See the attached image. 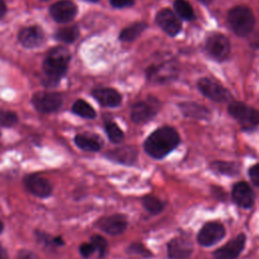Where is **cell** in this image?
<instances>
[{"label":"cell","instance_id":"6da1fadb","mask_svg":"<svg viewBox=\"0 0 259 259\" xmlns=\"http://www.w3.org/2000/svg\"><path fill=\"white\" fill-rule=\"evenodd\" d=\"M180 135L172 126L164 125L155 130L145 141V152L154 159H163L180 144Z\"/></svg>","mask_w":259,"mask_h":259},{"label":"cell","instance_id":"7a4b0ae2","mask_svg":"<svg viewBox=\"0 0 259 259\" xmlns=\"http://www.w3.org/2000/svg\"><path fill=\"white\" fill-rule=\"evenodd\" d=\"M70 60L71 55L66 47L58 46L50 50L42 62L44 83L47 86H57L67 73Z\"/></svg>","mask_w":259,"mask_h":259},{"label":"cell","instance_id":"3957f363","mask_svg":"<svg viewBox=\"0 0 259 259\" xmlns=\"http://www.w3.org/2000/svg\"><path fill=\"white\" fill-rule=\"evenodd\" d=\"M228 23L235 34L244 37L248 36L255 26V15L245 5H237L228 11Z\"/></svg>","mask_w":259,"mask_h":259},{"label":"cell","instance_id":"277c9868","mask_svg":"<svg viewBox=\"0 0 259 259\" xmlns=\"http://www.w3.org/2000/svg\"><path fill=\"white\" fill-rule=\"evenodd\" d=\"M228 111L238 121L243 131L250 132L259 125V110L244 102L237 100L230 102Z\"/></svg>","mask_w":259,"mask_h":259},{"label":"cell","instance_id":"5b68a950","mask_svg":"<svg viewBox=\"0 0 259 259\" xmlns=\"http://www.w3.org/2000/svg\"><path fill=\"white\" fill-rule=\"evenodd\" d=\"M146 75L147 79L152 83H168L177 77L178 66L174 60H164L149 66L147 68Z\"/></svg>","mask_w":259,"mask_h":259},{"label":"cell","instance_id":"8992f818","mask_svg":"<svg viewBox=\"0 0 259 259\" xmlns=\"http://www.w3.org/2000/svg\"><path fill=\"white\" fill-rule=\"evenodd\" d=\"M161 108V102L153 96L136 102L131 109V118L137 123H146L153 119Z\"/></svg>","mask_w":259,"mask_h":259},{"label":"cell","instance_id":"52a82bcc","mask_svg":"<svg viewBox=\"0 0 259 259\" xmlns=\"http://www.w3.org/2000/svg\"><path fill=\"white\" fill-rule=\"evenodd\" d=\"M207 55L217 62L226 61L231 54L230 39L223 33H211L204 45Z\"/></svg>","mask_w":259,"mask_h":259},{"label":"cell","instance_id":"ba28073f","mask_svg":"<svg viewBox=\"0 0 259 259\" xmlns=\"http://www.w3.org/2000/svg\"><path fill=\"white\" fill-rule=\"evenodd\" d=\"M197 88L199 92L213 102H227L232 98L230 91L215 79L203 77L198 80Z\"/></svg>","mask_w":259,"mask_h":259},{"label":"cell","instance_id":"9c48e42d","mask_svg":"<svg viewBox=\"0 0 259 259\" xmlns=\"http://www.w3.org/2000/svg\"><path fill=\"white\" fill-rule=\"evenodd\" d=\"M226 236V229L221 222L205 223L197 233L196 241L202 247H210L221 242Z\"/></svg>","mask_w":259,"mask_h":259},{"label":"cell","instance_id":"30bf717a","mask_svg":"<svg viewBox=\"0 0 259 259\" xmlns=\"http://www.w3.org/2000/svg\"><path fill=\"white\" fill-rule=\"evenodd\" d=\"M31 103L37 111L51 113L57 111L62 106L63 97L59 92L39 91L32 95Z\"/></svg>","mask_w":259,"mask_h":259},{"label":"cell","instance_id":"8fae6325","mask_svg":"<svg viewBox=\"0 0 259 259\" xmlns=\"http://www.w3.org/2000/svg\"><path fill=\"white\" fill-rule=\"evenodd\" d=\"M247 237L244 233L239 234L231 239L224 246L215 249L212 252L213 259H237L246 247Z\"/></svg>","mask_w":259,"mask_h":259},{"label":"cell","instance_id":"7c38bea8","mask_svg":"<svg viewBox=\"0 0 259 259\" xmlns=\"http://www.w3.org/2000/svg\"><path fill=\"white\" fill-rule=\"evenodd\" d=\"M170 259H188L193 253V244L189 235H179L171 239L167 245Z\"/></svg>","mask_w":259,"mask_h":259},{"label":"cell","instance_id":"4fadbf2b","mask_svg":"<svg viewBox=\"0 0 259 259\" xmlns=\"http://www.w3.org/2000/svg\"><path fill=\"white\" fill-rule=\"evenodd\" d=\"M155 20L159 27L170 36H175L181 31V19L173 10L169 8L159 10L155 16Z\"/></svg>","mask_w":259,"mask_h":259},{"label":"cell","instance_id":"5bb4252c","mask_svg":"<svg viewBox=\"0 0 259 259\" xmlns=\"http://www.w3.org/2000/svg\"><path fill=\"white\" fill-rule=\"evenodd\" d=\"M231 196L236 205L245 209L251 208L256 198L253 188L246 181H238L235 183L232 187Z\"/></svg>","mask_w":259,"mask_h":259},{"label":"cell","instance_id":"9a60e30c","mask_svg":"<svg viewBox=\"0 0 259 259\" xmlns=\"http://www.w3.org/2000/svg\"><path fill=\"white\" fill-rule=\"evenodd\" d=\"M78 7L72 0H59L50 6L51 17L59 23L72 21L77 15Z\"/></svg>","mask_w":259,"mask_h":259},{"label":"cell","instance_id":"2e32d148","mask_svg":"<svg viewBox=\"0 0 259 259\" xmlns=\"http://www.w3.org/2000/svg\"><path fill=\"white\" fill-rule=\"evenodd\" d=\"M18 41L27 49L39 47L45 40V32L38 25H30L23 27L18 32Z\"/></svg>","mask_w":259,"mask_h":259},{"label":"cell","instance_id":"e0dca14e","mask_svg":"<svg viewBox=\"0 0 259 259\" xmlns=\"http://www.w3.org/2000/svg\"><path fill=\"white\" fill-rule=\"evenodd\" d=\"M92 96L104 107H117L121 103V94L110 87H99L92 90Z\"/></svg>","mask_w":259,"mask_h":259},{"label":"cell","instance_id":"ac0fdd59","mask_svg":"<svg viewBox=\"0 0 259 259\" xmlns=\"http://www.w3.org/2000/svg\"><path fill=\"white\" fill-rule=\"evenodd\" d=\"M24 184L32 194L38 197H48L53 190L51 182L47 178L36 174L26 176L24 179Z\"/></svg>","mask_w":259,"mask_h":259},{"label":"cell","instance_id":"d6986e66","mask_svg":"<svg viewBox=\"0 0 259 259\" xmlns=\"http://www.w3.org/2000/svg\"><path fill=\"white\" fill-rule=\"evenodd\" d=\"M126 219L122 214H112L99 221V228L112 236L119 235L126 229Z\"/></svg>","mask_w":259,"mask_h":259},{"label":"cell","instance_id":"ffe728a7","mask_svg":"<svg viewBox=\"0 0 259 259\" xmlns=\"http://www.w3.org/2000/svg\"><path fill=\"white\" fill-rule=\"evenodd\" d=\"M179 108L184 116L196 119H209L210 118V111L207 107L200 105L196 102H182L179 103Z\"/></svg>","mask_w":259,"mask_h":259},{"label":"cell","instance_id":"44dd1931","mask_svg":"<svg viewBox=\"0 0 259 259\" xmlns=\"http://www.w3.org/2000/svg\"><path fill=\"white\" fill-rule=\"evenodd\" d=\"M108 159L115 161L117 163L132 165L136 162L138 157V151L133 147H120L113 149L112 151L107 153Z\"/></svg>","mask_w":259,"mask_h":259},{"label":"cell","instance_id":"7402d4cb","mask_svg":"<svg viewBox=\"0 0 259 259\" xmlns=\"http://www.w3.org/2000/svg\"><path fill=\"white\" fill-rule=\"evenodd\" d=\"M209 168L221 175L234 177L240 173V165L230 161H213L209 164Z\"/></svg>","mask_w":259,"mask_h":259},{"label":"cell","instance_id":"603a6c76","mask_svg":"<svg viewBox=\"0 0 259 259\" xmlns=\"http://www.w3.org/2000/svg\"><path fill=\"white\" fill-rule=\"evenodd\" d=\"M148 27V24L144 21H138L124 27L119 33V40L121 41H133L139 37Z\"/></svg>","mask_w":259,"mask_h":259},{"label":"cell","instance_id":"cb8c5ba5","mask_svg":"<svg viewBox=\"0 0 259 259\" xmlns=\"http://www.w3.org/2000/svg\"><path fill=\"white\" fill-rule=\"evenodd\" d=\"M80 34V29L77 25H71L59 28L55 33V38L64 44L74 42Z\"/></svg>","mask_w":259,"mask_h":259},{"label":"cell","instance_id":"d4e9b609","mask_svg":"<svg viewBox=\"0 0 259 259\" xmlns=\"http://www.w3.org/2000/svg\"><path fill=\"white\" fill-rule=\"evenodd\" d=\"M174 12L178 15L180 19L191 21L195 18V14L192 6L186 0H174L173 2Z\"/></svg>","mask_w":259,"mask_h":259},{"label":"cell","instance_id":"484cf974","mask_svg":"<svg viewBox=\"0 0 259 259\" xmlns=\"http://www.w3.org/2000/svg\"><path fill=\"white\" fill-rule=\"evenodd\" d=\"M72 111L75 114L84 118L93 119L96 117L95 109L91 106L90 103H88L86 100H83V99H78L74 102L72 106Z\"/></svg>","mask_w":259,"mask_h":259},{"label":"cell","instance_id":"4316f807","mask_svg":"<svg viewBox=\"0 0 259 259\" xmlns=\"http://www.w3.org/2000/svg\"><path fill=\"white\" fill-rule=\"evenodd\" d=\"M74 142L77 147H79L84 151H89V152H97L101 149V146H102V144H100L99 141L85 135L75 136Z\"/></svg>","mask_w":259,"mask_h":259},{"label":"cell","instance_id":"83f0119b","mask_svg":"<svg viewBox=\"0 0 259 259\" xmlns=\"http://www.w3.org/2000/svg\"><path fill=\"white\" fill-rule=\"evenodd\" d=\"M104 130L109 141L114 144L120 143L124 138L123 132L118 126V124L112 119H106L104 121Z\"/></svg>","mask_w":259,"mask_h":259},{"label":"cell","instance_id":"f1b7e54d","mask_svg":"<svg viewBox=\"0 0 259 259\" xmlns=\"http://www.w3.org/2000/svg\"><path fill=\"white\" fill-rule=\"evenodd\" d=\"M143 205L152 214H158L164 208V202L154 195L145 196L143 198Z\"/></svg>","mask_w":259,"mask_h":259},{"label":"cell","instance_id":"f546056e","mask_svg":"<svg viewBox=\"0 0 259 259\" xmlns=\"http://www.w3.org/2000/svg\"><path fill=\"white\" fill-rule=\"evenodd\" d=\"M18 122L17 114L12 110L0 109V124L5 127L14 126Z\"/></svg>","mask_w":259,"mask_h":259},{"label":"cell","instance_id":"4dcf8cb0","mask_svg":"<svg viewBox=\"0 0 259 259\" xmlns=\"http://www.w3.org/2000/svg\"><path fill=\"white\" fill-rule=\"evenodd\" d=\"M90 243L94 247L95 253H97L98 258H102L107 251V241L102 236H93L90 239Z\"/></svg>","mask_w":259,"mask_h":259},{"label":"cell","instance_id":"1f68e13d","mask_svg":"<svg viewBox=\"0 0 259 259\" xmlns=\"http://www.w3.org/2000/svg\"><path fill=\"white\" fill-rule=\"evenodd\" d=\"M127 252L132 253V254H135V255H140L142 257L152 256V253L143 244H140V243L132 244L127 249Z\"/></svg>","mask_w":259,"mask_h":259},{"label":"cell","instance_id":"d6a6232c","mask_svg":"<svg viewBox=\"0 0 259 259\" xmlns=\"http://www.w3.org/2000/svg\"><path fill=\"white\" fill-rule=\"evenodd\" d=\"M248 175L252 184L255 186H259V163H256L249 168Z\"/></svg>","mask_w":259,"mask_h":259},{"label":"cell","instance_id":"836d02e7","mask_svg":"<svg viewBox=\"0 0 259 259\" xmlns=\"http://www.w3.org/2000/svg\"><path fill=\"white\" fill-rule=\"evenodd\" d=\"M210 193H211V196H213L215 199H218L220 201H225L227 198L226 191L220 186H215V185L211 186Z\"/></svg>","mask_w":259,"mask_h":259},{"label":"cell","instance_id":"e575fe53","mask_svg":"<svg viewBox=\"0 0 259 259\" xmlns=\"http://www.w3.org/2000/svg\"><path fill=\"white\" fill-rule=\"evenodd\" d=\"M80 253L83 257L85 258H89L91 257L94 253H95V250H94V247L92 246V244L89 242V243H84L80 246Z\"/></svg>","mask_w":259,"mask_h":259},{"label":"cell","instance_id":"d590c367","mask_svg":"<svg viewBox=\"0 0 259 259\" xmlns=\"http://www.w3.org/2000/svg\"><path fill=\"white\" fill-rule=\"evenodd\" d=\"M109 3L114 8H125L133 6L135 0H109Z\"/></svg>","mask_w":259,"mask_h":259},{"label":"cell","instance_id":"8d00e7d4","mask_svg":"<svg viewBox=\"0 0 259 259\" xmlns=\"http://www.w3.org/2000/svg\"><path fill=\"white\" fill-rule=\"evenodd\" d=\"M17 259H39V258L36 254H34L31 251L21 250L17 254Z\"/></svg>","mask_w":259,"mask_h":259},{"label":"cell","instance_id":"74e56055","mask_svg":"<svg viewBox=\"0 0 259 259\" xmlns=\"http://www.w3.org/2000/svg\"><path fill=\"white\" fill-rule=\"evenodd\" d=\"M250 44L252 47L259 49V30L256 31V33L252 36V40L250 41Z\"/></svg>","mask_w":259,"mask_h":259},{"label":"cell","instance_id":"f35d334b","mask_svg":"<svg viewBox=\"0 0 259 259\" xmlns=\"http://www.w3.org/2000/svg\"><path fill=\"white\" fill-rule=\"evenodd\" d=\"M7 11V6L4 0H0V19H2Z\"/></svg>","mask_w":259,"mask_h":259},{"label":"cell","instance_id":"ab89813d","mask_svg":"<svg viewBox=\"0 0 259 259\" xmlns=\"http://www.w3.org/2000/svg\"><path fill=\"white\" fill-rule=\"evenodd\" d=\"M0 259H8V255L1 245H0Z\"/></svg>","mask_w":259,"mask_h":259},{"label":"cell","instance_id":"60d3db41","mask_svg":"<svg viewBox=\"0 0 259 259\" xmlns=\"http://www.w3.org/2000/svg\"><path fill=\"white\" fill-rule=\"evenodd\" d=\"M198 1H200V2L203 3V4H209V3H211L213 0H198Z\"/></svg>","mask_w":259,"mask_h":259},{"label":"cell","instance_id":"b9f144b4","mask_svg":"<svg viewBox=\"0 0 259 259\" xmlns=\"http://www.w3.org/2000/svg\"><path fill=\"white\" fill-rule=\"evenodd\" d=\"M3 231V225H2V223L0 222V233Z\"/></svg>","mask_w":259,"mask_h":259},{"label":"cell","instance_id":"7bdbcfd3","mask_svg":"<svg viewBox=\"0 0 259 259\" xmlns=\"http://www.w3.org/2000/svg\"><path fill=\"white\" fill-rule=\"evenodd\" d=\"M88 1H90V2H97V1H99V0H88Z\"/></svg>","mask_w":259,"mask_h":259},{"label":"cell","instance_id":"ee69618b","mask_svg":"<svg viewBox=\"0 0 259 259\" xmlns=\"http://www.w3.org/2000/svg\"><path fill=\"white\" fill-rule=\"evenodd\" d=\"M42 1H48V0H42Z\"/></svg>","mask_w":259,"mask_h":259},{"label":"cell","instance_id":"f6af8a7d","mask_svg":"<svg viewBox=\"0 0 259 259\" xmlns=\"http://www.w3.org/2000/svg\"><path fill=\"white\" fill-rule=\"evenodd\" d=\"M0 135H1V133H0Z\"/></svg>","mask_w":259,"mask_h":259}]
</instances>
